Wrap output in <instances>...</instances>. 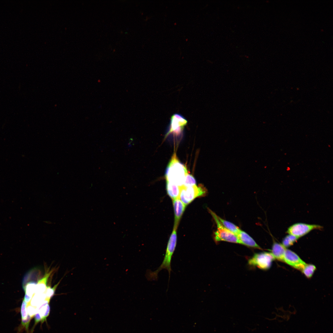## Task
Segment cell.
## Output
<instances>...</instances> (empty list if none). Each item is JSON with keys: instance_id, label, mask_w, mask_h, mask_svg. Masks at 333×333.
<instances>
[{"instance_id": "cell-21", "label": "cell", "mask_w": 333, "mask_h": 333, "mask_svg": "<svg viewBox=\"0 0 333 333\" xmlns=\"http://www.w3.org/2000/svg\"><path fill=\"white\" fill-rule=\"evenodd\" d=\"M58 285V284H57V285L55 286L53 288H51L50 286H47L46 290L44 292L46 296V299L50 301L51 298L54 295L56 289Z\"/></svg>"}, {"instance_id": "cell-13", "label": "cell", "mask_w": 333, "mask_h": 333, "mask_svg": "<svg viewBox=\"0 0 333 333\" xmlns=\"http://www.w3.org/2000/svg\"><path fill=\"white\" fill-rule=\"evenodd\" d=\"M166 188L168 195L172 200L179 198L180 187L166 181Z\"/></svg>"}, {"instance_id": "cell-11", "label": "cell", "mask_w": 333, "mask_h": 333, "mask_svg": "<svg viewBox=\"0 0 333 333\" xmlns=\"http://www.w3.org/2000/svg\"><path fill=\"white\" fill-rule=\"evenodd\" d=\"M286 248L282 244L275 242L272 246L271 253L275 259L284 262Z\"/></svg>"}, {"instance_id": "cell-8", "label": "cell", "mask_w": 333, "mask_h": 333, "mask_svg": "<svg viewBox=\"0 0 333 333\" xmlns=\"http://www.w3.org/2000/svg\"><path fill=\"white\" fill-rule=\"evenodd\" d=\"M284 262L301 271L306 264L296 253L287 249L285 252Z\"/></svg>"}, {"instance_id": "cell-4", "label": "cell", "mask_w": 333, "mask_h": 333, "mask_svg": "<svg viewBox=\"0 0 333 333\" xmlns=\"http://www.w3.org/2000/svg\"><path fill=\"white\" fill-rule=\"evenodd\" d=\"M207 190L203 185L199 184L190 187H180L179 198L186 206L195 198L205 196Z\"/></svg>"}, {"instance_id": "cell-10", "label": "cell", "mask_w": 333, "mask_h": 333, "mask_svg": "<svg viewBox=\"0 0 333 333\" xmlns=\"http://www.w3.org/2000/svg\"><path fill=\"white\" fill-rule=\"evenodd\" d=\"M237 236L241 244L249 247L261 249L253 239L245 232L240 230Z\"/></svg>"}, {"instance_id": "cell-9", "label": "cell", "mask_w": 333, "mask_h": 333, "mask_svg": "<svg viewBox=\"0 0 333 333\" xmlns=\"http://www.w3.org/2000/svg\"><path fill=\"white\" fill-rule=\"evenodd\" d=\"M172 201L175 213V222L173 228L177 229L186 206L179 198L173 199Z\"/></svg>"}, {"instance_id": "cell-5", "label": "cell", "mask_w": 333, "mask_h": 333, "mask_svg": "<svg viewBox=\"0 0 333 333\" xmlns=\"http://www.w3.org/2000/svg\"><path fill=\"white\" fill-rule=\"evenodd\" d=\"M275 259L271 252H263L254 254L249 259L248 263L249 265L252 266L267 270L270 267Z\"/></svg>"}, {"instance_id": "cell-15", "label": "cell", "mask_w": 333, "mask_h": 333, "mask_svg": "<svg viewBox=\"0 0 333 333\" xmlns=\"http://www.w3.org/2000/svg\"><path fill=\"white\" fill-rule=\"evenodd\" d=\"M51 273V272L46 273L42 279L38 281L35 293L42 294L45 292L47 287V282Z\"/></svg>"}, {"instance_id": "cell-7", "label": "cell", "mask_w": 333, "mask_h": 333, "mask_svg": "<svg viewBox=\"0 0 333 333\" xmlns=\"http://www.w3.org/2000/svg\"><path fill=\"white\" fill-rule=\"evenodd\" d=\"M322 228V227L318 225L298 223L293 224L289 227L287 232L299 238L312 230L321 229Z\"/></svg>"}, {"instance_id": "cell-3", "label": "cell", "mask_w": 333, "mask_h": 333, "mask_svg": "<svg viewBox=\"0 0 333 333\" xmlns=\"http://www.w3.org/2000/svg\"><path fill=\"white\" fill-rule=\"evenodd\" d=\"M208 210L215 221L217 227V229L214 234L215 241H222L241 244L237 236L225 228L220 221L216 214L210 209Z\"/></svg>"}, {"instance_id": "cell-17", "label": "cell", "mask_w": 333, "mask_h": 333, "mask_svg": "<svg viewBox=\"0 0 333 333\" xmlns=\"http://www.w3.org/2000/svg\"><path fill=\"white\" fill-rule=\"evenodd\" d=\"M46 296L45 293H35L33 295L30 302L27 305L36 307L40 305L46 299Z\"/></svg>"}, {"instance_id": "cell-2", "label": "cell", "mask_w": 333, "mask_h": 333, "mask_svg": "<svg viewBox=\"0 0 333 333\" xmlns=\"http://www.w3.org/2000/svg\"><path fill=\"white\" fill-rule=\"evenodd\" d=\"M177 229L173 228L169 239L165 254L160 265L155 271L150 272L148 274V278L150 280H156L158 278V273L162 269H166L169 273V280L171 271V263L172 257L175 250L177 244Z\"/></svg>"}, {"instance_id": "cell-12", "label": "cell", "mask_w": 333, "mask_h": 333, "mask_svg": "<svg viewBox=\"0 0 333 333\" xmlns=\"http://www.w3.org/2000/svg\"><path fill=\"white\" fill-rule=\"evenodd\" d=\"M49 302L50 301L45 299L40 305L36 307V313L38 314L40 317L41 319V323L46 321L47 318L49 315L50 311Z\"/></svg>"}, {"instance_id": "cell-1", "label": "cell", "mask_w": 333, "mask_h": 333, "mask_svg": "<svg viewBox=\"0 0 333 333\" xmlns=\"http://www.w3.org/2000/svg\"><path fill=\"white\" fill-rule=\"evenodd\" d=\"M187 173L186 167L179 161L175 153H174L166 169V181L181 187L183 186Z\"/></svg>"}, {"instance_id": "cell-19", "label": "cell", "mask_w": 333, "mask_h": 333, "mask_svg": "<svg viewBox=\"0 0 333 333\" xmlns=\"http://www.w3.org/2000/svg\"><path fill=\"white\" fill-rule=\"evenodd\" d=\"M298 239L294 236L289 234L284 238L282 245L286 248L289 247L293 245Z\"/></svg>"}, {"instance_id": "cell-18", "label": "cell", "mask_w": 333, "mask_h": 333, "mask_svg": "<svg viewBox=\"0 0 333 333\" xmlns=\"http://www.w3.org/2000/svg\"><path fill=\"white\" fill-rule=\"evenodd\" d=\"M316 268L312 264H306L301 271L308 278H310L313 275Z\"/></svg>"}, {"instance_id": "cell-6", "label": "cell", "mask_w": 333, "mask_h": 333, "mask_svg": "<svg viewBox=\"0 0 333 333\" xmlns=\"http://www.w3.org/2000/svg\"><path fill=\"white\" fill-rule=\"evenodd\" d=\"M187 122V120L181 115L178 113L174 114L171 117L169 129L166 136L167 137L171 134L175 136L179 135L182 133Z\"/></svg>"}, {"instance_id": "cell-14", "label": "cell", "mask_w": 333, "mask_h": 333, "mask_svg": "<svg viewBox=\"0 0 333 333\" xmlns=\"http://www.w3.org/2000/svg\"><path fill=\"white\" fill-rule=\"evenodd\" d=\"M37 283L35 282H30L28 283L25 287V294L24 300L27 303L30 302L33 295L35 294L36 287Z\"/></svg>"}, {"instance_id": "cell-16", "label": "cell", "mask_w": 333, "mask_h": 333, "mask_svg": "<svg viewBox=\"0 0 333 333\" xmlns=\"http://www.w3.org/2000/svg\"><path fill=\"white\" fill-rule=\"evenodd\" d=\"M217 217L220 222L225 228L231 232L237 235L240 230L238 227L232 223L222 219L218 216Z\"/></svg>"}, {"instance_id": "cell-22", "label": "cell", "mask_w": 333, "mask_h": 333, "mask_svg": "<svg viewBox=\"0 0 333 333\" xmlns=\"http://www.w3.org/2000/svg\"><path fill=\"white\" fill-rule=\"evenodd\" d=\"M27 303L24 300L23 301L21 308V313L22 320L26 319L28 315L27 308Z\"/></svg>"}, {"instance_id": "cell-20", "label": "cell", "mask_w": 333, "mask_h": 333, "mask_svg": "<svg viewBox=\"0 0 333 333\" xmlns=\"http://www.w3.org/2000/svg\"><path fill=\"white\" fill-rule=\"evenodd\" d=\"M196 185V181L194 177L188 173L186 175L183 186L185 187H190Z\"/></svg>"}]
</instances>
